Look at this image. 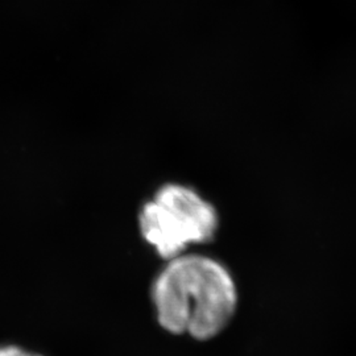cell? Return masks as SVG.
<instances>
[{
    "instance_id": "obj_1",
    "label": "cell",
    "mask_w": 356,
    "mask_h": 356,
    "mask_svg": "<svg viewBox=\"0 0 356 356\" xmlns=\"http://www.w3.org/2000/svg\"><path fill=\"white\" fill-rule=\"evenodd\" d=\"M156 318L164 330L198 341L216 338L238 306L229 269L216 259L182 254L166 260L151 289Z\"/></svg>"
},
{
    "instance_id": "obj_2",
    "label": "cell",
    "mask_w": 356,
    "mask_h": 356,
    "mask_svg": "<svg viewBox=\"0 0 356 356\" xmlns=\"http://www.w3.org/2000/svg\"><path fill=\"white\" fill-rule=\"evenodd\" d=\"M141 236L164 260L185 254L193 244L211 242L219 218L216 207L193 188L166 184L143 204Z\"/></svg>"
},
{
    "instance_id": "obj_3",
    "label": "cell",
    "mask_w": 356,
    "mask_h": 356,
    "mask_svg": "<svg viewBox=\"0 0 356 356\" xmlns=\"http://www.w3.org/2000/svg\"><path fill=\"white\" fill-rule=\"evenodd\" d=\"M0 356H41L31 351H26L17 346H1L0 347Z\"/></svg>"
}]
</instances>
